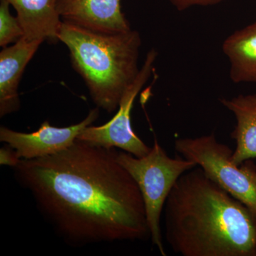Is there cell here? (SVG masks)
Wrapping results in <instances>:
<instances>
[{"instance_id":"cell-7","label":"cell","mask_w":256,"mask_h":256,"mask_svg":"<svg viewBox=\"0 0 256 256\" xmlns=\"http://www.w3.org/2000/svg\"><path fill=\"white\" fill-rule=\"evenodd\" d=\"M99 116V108L89 112L85 119L78 124L68 127L58 128L50 126L46 120L38 130L31 133L18 132L1 126L0 141L14 148L21 159H34L50 156L72 146L79 134L92 126Z\"/></svg>"},{"instance_id":"cell-10","label":"cell","mask_w":256,"mask_h":256,"mask_svg":"<svg viewBox=\"0 0 256 256\" xmlns=\"http://www.w3.org/2000/svg\"><path fill=\"white\" fill-rule=\"evenodd\" d=\"M16 10L24 37L30 41L56 43L62 22L57 9L58 0H6Z\"/></svg>"},{"instance_id":"cell-3","label":"cell","mask_w":256,"mask_h":256,"mask_svg":"<svg viewBox=\"0 0 256 256\" xmlns=\"http://www.w3.org/2000/svg\"><path fill=\"white\" fill-rule=\"evenodd\" d=\"M58 40L68 47L72 66L98 108L114 112L137 78L140 34L136 30L102 33L62 22Z\"/></svg>"},{"instance_id":"cell-1","label":"cell","mask_w":256,"mask_h":256,"mask_svg":"<svg viewBox=\"0 0 256 256\" xmlns=\"http://www.w3.org/2000/svg\"><path fill=\"white\" fill-rule=\"evenodd\" d=\"M117 152L76 140L56 154L22 159L13 168L15 180L70 246L146 240L142 194Z\"/></svg>"},{"instance_id":"cell-16","label":"cell","mask_w":256,"mask_h":256,"mask_svg":"<svg viewBox=\"0 0 256 256\" xmlns=\"http://www.w3.org/2000/svg\"><path fill=\"white\" fill-rule=\"evenodd\" d=\"M250 178L256 188V168L252 162L246 161L240 165Z\"/></svg>"},{"instance_id":"cell-8","label":"cell","mask_w":256,"mask_h":256,"mask_svg":"<svg viewBox=\"0 0 256 256\" xmlns=\"http://www.w3.org/2000/svg\"><path fill=\"white\" fill-rule=\"evenodd\" d=\"M63 21L102 33L131 30L121 10L120 0H58Z\"/></svg>"},{"instance_id":"cell-14","label":"cell","mask_w":256,"mask_h":256,"mask_svg":"<svg viewBox=\"0 0 256 256\" xmlns=\"http://www.w3.org/2000/svg\"><path fill=\"white\" fill-rule=\"evenodd\" d=\"M178 11H184L193 6H207L218 4L225 0H169Z\"/></svg>"},{"instance_id":"cell-9","label":"cell","mask_w":256,"mask_h":256,"mask_svg":"<svg viewBox=\"0 0 256 256\" xmlns=\"http://www.w3.org/2000/svg\"><path fill=\"white\" fill-rule=\"evenodd\" d=\"M43 42L20 38L0 52V117L20 110L18 85L26 66Z\"/></svg>"},{"instance_id":"cell-6","label":"cell","mask_w":256,"mask_h":256,"mask_svg":"<svg viewBox=\"0 0 256 256\" xmlns=\"http://www.w3.org/2000/svg\"><path fill=\"white\" fill-rule=\"evenodd\" d=\"M158 52H148L137 78L128 87L120 102L116 116L107 124L100 126H88L77 138L78 140L104 146L119 148L132 156L142 158L151 150L133 131L131 126V110L133 102L154 70Z\"/></svg>"},{"instance_id":"cell-13","label":"cell","mask_w":256,"mask_h":256,"mask_svg":"<svg viewBox=\"0 0 256 256\" xmlns=\"http://www.w3.org/2000/svg\"><path fill=\"white\" fill-rule=\"evenodd\" d=\"M10 4L6 0L0 2V46L4 48L10 44L16 43L24 36L23 28L18 18L10 11Z\"/></svg>"},{"instance_id":"cell-2","label":"cell","mask_w":256,"mask_h":256,"mask_svg":"<svg viewBox=\"0 0 256 256\" xmlns=\"http://www.w3.org/2000/svg\"><path fill=\"white\" fill-rule=\"evenodd\" d=\"M165 238L183 256H256V212L200 166L184 173L164 206Z\"/></svg>"},{"instance_id":"cell-15","label":"cell","mask_w":256,"mask_h":256,"mask_svg":"<svg viewBox=\"0 0 256 256\" xmlns=\"http://www.w3.org/2000/svg\"><path fill=\"white\" fill-rule=\"evenodd\" d=\"M21 158L14 148L8 144L0 149V164L14 168L20 163Z\"/></svg>"},{"instance_id":"cell-12","label":"cell","mask_w":256,"mask_h":256,"mask_svg":"<svg viewBox=\"0 0 256 256\" xmlns=\"http://www.w3.org/2000/svg\"><path fill=\"white\" fill-rule=\"evenodd\" d=\"M222 50L228 58L232 82L256 84V21L229 35Z\"/></svg>"},{"instance_id":"cell-5","label":"cell","mask_w":256,"mask_h":256,"mask_svg":"<svg viewBox=\"0 0 256 256\" xmlns=\"http://www.w3.org/2000/svg\"><path fill=\"white\" fill-rule=\"evenodd\" d=\"M174 149L196 163L207 176L232 196L256 212V188L242 166L234 164L233 150L218 142L214 133L198 138H178Z\"/></svg>"},{"instance_id":"cell-11","label":"cell","mask_w":256,"mask_h":256,"mask_svg":"<svg viewBox=\"0 0 256 256\" xmlns=\"http://www.w3.org/2000/svg\"><path fill=\"white\" fill-rule=\"evenodd\" d=\"M220 104L233 112L236 126L232 137L236 142L232 159L240 166L256 158V94L239 95L232 98L220 99Z\"/></svg>"},{"instance_id":"cell-4","label":"cell","mask_w":256,"mask_h":256,"mask_svg":"<svg viewBox=\"0 0 256 256\" xmlns=\"http://www.w3.org/2000/svg\"><path fill=\"white\" fill-rule=\"evenodd\" d=\"M117 160L137 183L144 201L152 242L162 256H166L160 226L162 213L178 178L197 164L180 156L170 158L156 139L146 156L138 158L118 151Z\"/></svg>"}]
</instances>
